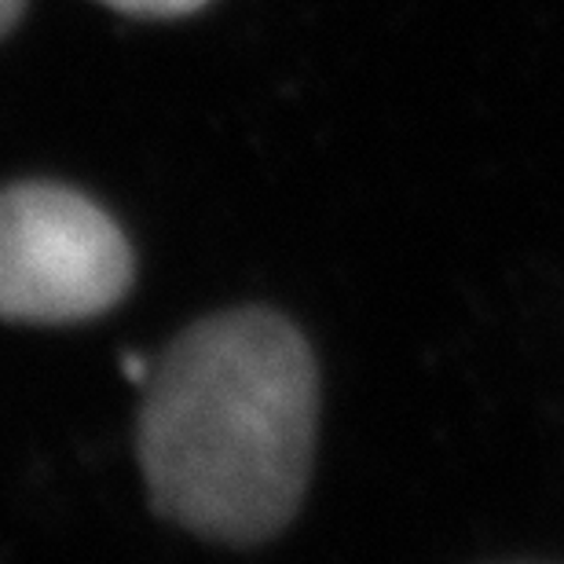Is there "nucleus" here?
Masks as SVG:
<instances>
[{"instance_id":"obj_1","label":"nucleus","mask_w":564,"mask_h":564,"mask_svg":"<svg viewBox=\"0 0 564 564\" xmlns=\"http://www.w3.org/2000/svg\"><path fill=\"white\" fill-rule=\"evenodd\" d=\"M319 370L275 312L198 323L169 348L140 419L154 510L217 543L253 546L293 521L308 488Z\"/></svg>"},{"instance_id":"obj_2","label":"nucleus","mask_w":564,"mask_h":564,"mask_svg":"<svg viewBox=\"0 0 564 564\" xmlns=\"http://www.w3.org/2000/svg\"><path fill=\"white\" fill-rule=\"evenodd\" d=\"M132 282L126 235L85 195L52 184L0 191V315L70 323L107 312Z\"/></svg>"},{"instance_id":"obj_3","label":"nucleus","mask_w":564,"mask_h":564,"mask_svg":"<svg viewBox=\"0 0 564 564\" xmlns=\"http://www.w3.org/2000/svg\"><path fill=\"white\" fill-rule=\"evenodd\" d=\"M104 4L129 11V15H151V19H169V15H187L198 11L209 0H104Z\"/></svg>"},{"instance_id":"obj_4","label":"nucleus","mask_w":564,"mask_h":564,"mask_svg":"<svg viewBox=\"0 0 564 564\" xmlns=\"http://www.w3.org/2000/svg\"><path fill=\"white\" fill-rule=\"evenodd\" d=\"M19 11H22V0H0V33L15 26Z\"/></svg>"}]
</instances>
